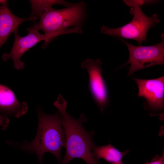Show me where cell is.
<instances>
[{
  "instance_id": "30bf717a",
  "label": "cell",
  "mask_w": 164,
  "mask_h": 164,
  "mask_svg": "<svg viewBox=\"0 0 164 164\" xmlns=\"http://www.w3.org/2000/svg\"><path fill=\"white\" fill-rule=\"evenodd\" d=\"M8 2L7 1L0 6V48L21 23L27 21H35L38 19L30 17L23 18L15 15L9 10Z\"/></svg>"
},
{
  "instance_id": "3957f363",
  "label": "cell",
  "mask_w": 164,
  "mask_h": 164,
  "mask_svg": "<svg viewBox=\"0 0 164 164\" xmlns=\"http://www.w3.org/2000/svg\"><path fill=\"white\" fill-rule=\"evenodd\" d=\"M86 15V5L83 2L63 9L52 8L43 12L39 17V22L34 25L38 30H43L45 35L46 39L43 48H46L58 36L82 33Z\"/></svg>"
},
{
  "instance_id": "ba28073f",
  "label": "cell",
  "mask_w": 164,
  "mask_h": 164,
  "mask_svg": "<svg viewBox=\"0 0 164 164\" xmlns=\"http://www.w3.org/2000/svg\"><path fill=\"white\" fill-rule=\"evenodd\" d=\"M17 30L14 31L15 40L10 52L5 53L2 56V59L6 61L11 59L14 63V67L17 70L23 69L24 63L20 60L22 55L28 50L39 42L46 40L44 34L39 33V30L34 25L27 29L28 34L26 36L22 37L18 34Z\"/></svg>"
},
{
  "instance_id": "6da1fadb",
  "label": "cell",
  "mask_w": 164,
  "mask_h": 164,
  "mask_svg": "<svg viewBox=\"0 0 164 164\" xmlns=\"http://www.w3.org/2000/svg\"><path fill=\"white\" fill-rule=\"evenodd\" d=\"M67 103L59 94L53 105L58 109L64 129L66 152L60 164H68L72 159L80 158L87 164H100L93 157L92 150L95 145L93 140L94 131L88 132L83 128V122L87 121L84 114L76 119L66 111Z\"/></svg>"
},
{
  "instance_id": "5bb4252c",
  "label": "cell",
  "mask_w": 164,
  "mask_h": 164,
  "mask_svg": "<svg viewBox=\"0 0 164 164\" xmlns=\"http://www.w3.org/2000/svg\"><path fill=\"white\" fill-rule=\"evenodd\" d=\"M9 123V119L7 116L4 114L0 115V126L3 130L6 129Z\"/></svg>"
},
{
  "instance_id": "e0dca14e",
  "label": "cell",
  "mask_w": 164,
  "mask_h": 164,
  "mask_svg": "<svg viewBox=\"0 0 164 164\" xmlns=\"http://www.w3.org/2000/svg\"><path fill=\"white\" fill-rule=\"evenodd\" d=\"M124 164L122 162H118V163H115V164Z\"/></svg>"
},
{
  "instance_id": "9a60e30c",
  "label": "cell",
  "mask_w": 164,
  "mask_h": 164,
  "mask_svg": "<svg viewBox=\"0 0 164 164\" xmlns=\"http://www.w3.org/2000/svg\"><path fill=\"white\" fill-rule=\"evenodd\" d=\"M146 164H164V154L162 156L158 158L151 162L148 163Z\"/></svg>"
},
{
  "instance_id": "8992f818",
  "label": "cell",
  "mask_w": 164,
  "mask_h": 164,
  "mask_svg": "<svg viewBox=\"0 0 164 164\" xmlns=\"http://www.w3.org/2000/svg\"><path fill=\"white\" fill-rule=\"evenodd\" d=\"M101 65L99 59H87L82 63L81 66L88 72L90 92L97 104L103 111L108 104V98L107 86L102 76Z\"/></svg>"
},
{
  "instance_id": "52a82bcc",
  "label": "cell",
  "mask_w": 164,
  "mask_h": 164,
  "mask_svg": "<svg viewBox=\"0 0 164 164\" xmlns=\"http://www.w3.org/2000/svg\"><path fill=\"white\" fill-rule=\"evenodd\" d=\"M137 84L138 96L145 98L144 106L152 112L160 111L164 108V76L153 79L133 78Z\"/></svg>"
},
{
  "instance_id": "9c48e42d",
  "label": "cell",
  "mask_w": 164,
  "mask_h": 164,
  "mask_svg": "<svg viewBox=\"0 0 164 164\" xmlns=\"http://www.w3.org/2000/svg\"><path fill=\"white\" fill-rule=\"evenodd\" d=\"M28 109L27 104L20 102L14 92L9 87L0 84V112L6 116L19 118Z\"/></svg>"
},
{
  "instance_id": "5b68a950",
  "label": "cell",
  "mask_w": 164,
  "mask_h": 164,
  "mask_svg": "<svg viewBox=\"0 0 164 164\" xmlns=\"http://www.w3.org/2000/svg\"><path fill=\"white\" fill-rule=\"evenodd\" d=\"M127 46L129 53L127 62L121 67L130 64L128 76L135 71L149 67L164 64V37L161 36L162 41L153 46H135L119 37H117Z\"/></svg>"
},
{
  "instance_id": "7a4b0ae2",
  "label": "cell",
  "mask_w": 164,
  "mask_h": 164,
  "mask_svg": "<svg viewBox=\"0 0 164 164\" xmlns=\"http://www.w3.org/2000/svg\"><path fill=\"white\" fill-rule=\"evenodd\" d=\"M38 117V128L35 138L30 143L19 146L20 149L36 154L41 164H43V158L46 152L52 154L58 161L61 162V152L65 147L64 129L61 124V117L58 112L48 114L39 108L37 110Z\"/></svg>"
},
{
  "instance_id": "2e32d148",
  "label": "cell",
  "mask_w": 164,
  "mask_h": 164,
  "mask_svg": "<svg viewBox=\"0 0 164 164\" xmlns=\"http://www.w3.org/2000/svg\"><path fill=\"white\" fill-rule=\"evenodd\" d=\"M6 0H0V4H3L5 3L6 2Z\"/></svg>"
},
{
  "instance_id": "277c9868",
  "label": "cell",
  "mask_w": 164,
  "mask_h": 164,
  "mask_svg": "<svg viewBox=\"0 0 164 164\" xmlns=\"http://www.w3.org/2000/svg\"><path fill=\"white\" fill-rule=\"evenodd\" d=\"M129 12L134 16L130 22L115 29L103 26L101 29V32L108 35L135 40L139 46H142L143 42H147L146 36L149 29L154 27L155 24L159 23L160 20L155 13L151 17L146 15L139 7L131 8Z\"/></svg>"
},
{
  "instance_id": "8fae6325",
  "label": "cell",
  "mask_w": 164,
  "mask_h": 164,
  "mask_svg": "<svg viewBox=\"0 0 164 164\" xmlns=\"http://www.w3.org/2000/svg\"><path fill=\"white\" fill-rule=\"evenodd\" d=\"M128 152V150L120 152L109 144L100 147L94 145L92 148L91 153L97 162H98L101 159H103L111 164H113L122 162L123 158Z\"/></svg>"
},
{
  "instance_id": "4fadbf2b",
  "label": "cell",
  "mask_w": 164,
  "mask_h": 164,
  "mask_svg": "<svg viewBox=\"0 0 164 164\" xmlns=\"http://www.w3.org/2000/svg\"><path fill=\"white\" fill-rule=\"evenodd\" d=\"M123 2L128 6L134 8L136 7H140L145 5L153 4L156 2L157 1L124 0Z\"/></svg>"
},
{
  "instance_id": "7c38bea8",
  "label": "cell",
  "mask_w": 164,
  "mask_h": 164,
  "mask_svg": "<svg viewBox=\"0 0 164 164\" xmlns=\"http://www.w3.org/2000/svg\"><path fill=\"white\" fill-rule=\"evenodd\" d=\"M32 7V12L29 17L39 19L40 15L44 12L52 8L54 5L58 4L66 7L71 6L74 4L61 0H30Z\"/></svg>"
}]
</instances>
